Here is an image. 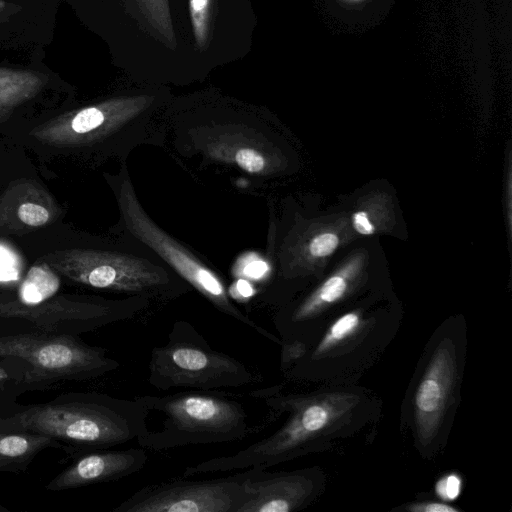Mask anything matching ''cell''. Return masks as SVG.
I'll use <instances>...</instances> for the list:
<instances>
[{
    "label": "cell",
    "mask_w": 512,
    "mask_h": 512,
    "mask_svg": "<svg viewBox=\"0 0 512 512\" xmlns=\"http://www.w3.org/2000/svg\"><path fill=\"white\" fill-rule=\"evenodd\" d=\"M461 479L458 475L452 473L441 478L436 483V493L439 497L445 500H455L461 491Z\"/></svg>",
    "instance_id": "obj_23"
},
{
    "label": "cell",
    "mask_w": 512,
    "mask_h": 512,
    "mask_svg": "<svg viewBox=\"0 0 512 512\" xmlns=\"http://www.w3.org/2000/svg\"><path fill=\"white\" fill-rule=\"evenodd\" d=\"M166 109L154 93H128L60 114L30 131L53 146L102 150L126 163L139 146L162 149Z\"/></svg>",
    "instance_id": "obj_3"
},
{
    "label": "cell",
    "mask_w": 512,
    "mask_h": 512,
    "mask_svg": "<svg viewBox=\"0 0 512 512\" xmlns=\"http://www.w3.org/2000/svg\"><path fill=\"white\" fill-rule=\"evenodd\" d=\"M107 350L79 336L0 326V356L28 363L43 390L60 382L100 378L121 366Z\"/></svg>",
    "instance_id": "obj_8"
},
{
    "label": "cell",
    "mask_w": 512,
    "mask_h": 512,
    "mask_svg": "<svg viewBox=\"0 0 512 512\" xmlns=\"http://www.w3.org/2000/svg\"><path fill=\"white\" fill-rule=\"evenodd\" d=\"M360 318L355 312H349L339 317L329 328L316 347L314 355H321L336 343L353 334L359 326Z\"/></svg>",
    "instance_id": "obj_19"
},
{
    "label": "cell",
    "mask_w": 512,
    "mask_h": 512,
    "mask_svg": "<svg viewBox=\"0 0 512 512\" xmlns=\"http://www.w3.org/2000/svg\"><path fill=\"white\" fill-rule=\"evenodd\" d=\"M160 416L158 428L137 439L139 446L156 451L234 442L259 433L264 422L253 423L244 403L225 391L190 390L163 396H135Z\"/></svg>",
    "instance_id": "obj_5"
},
{
    "label": "cell",
    "mask_w": 512,
    "mask_h": 512,
    "mask_svg": "<svg viewBox=\"0 0 512 512\" xmlns=\"http://www.w3.org/2000/svg\"><path fill=\"white\" fill-rule=\"evenodd\" d=\"M147 421L148 410L136 397L69 392L0 417V431L52 438L75 457L137 441L147 431Z\"/></svg>",
    "instance_id": "obj_2"
},
{
    "label": "cell",
    "mask_w": 512,
    "mask_h": 512,
    "mask_svg": "<svg viewBox=\"0 0 512 512\" xmlns=\"http://www.w3.org/2000/svg\"><path fill=\"white\" fill-rule=\"evenodd\" d=\"M243 471L247 500L238 512H290L304 504L310 494V481L303 473Z\"/></svg>",
    "instance_id": "obj_13"
},
{
    "label": "cell",
    "mask_w": 512,
    "mask_h": 512,
    "mask_svg": "<svg viewBox=\"0 0 512 512\" xmlns=\"http://www.w3.org/2000/svg\"><path fill=\"white\" fill-rule=\"evenodd\" d=\"M339 244V238L332 232H323L313 236L306 244L309 256L324 258L331 255Z\"/></svg>",
    "instance_id": "obj_22"
},
{
    "label": "cell",
    "mask_w": 512,
    "mask_h": 512,
    "mask_svg": "<svg viewBox=\"0 0 512 512\" xmlns=\"http://www.w3.org/2000/svg\"><path fill=\"white\" fill-rule=\"evenodd\" d=\"M412 511H418V512H457L458 509L444 504V503H437V502H430L425 504H417L410 508Z\"/></svg>",
    "instance_id": "obj_25"
},
{
    "label": "cell",
    "mask_w": 512,
    "mask_h": 512,
    "mask_svg": "<svg viewBox=\"0 0 512 512\" xmlns=\"http://www.w3.org/2000/svg\"><path fill=\"white\" fill-rule=\"evenodd\" d=\"M352 225L354 230L361 235L368 236L375 232V226L366 211L355 212L352 215Z\"/></svg>",
    "instance_id": "obj_24"
},
{
    "label": "cell",
    "mask_w": 512,
    "mask_h": 512,
    "mask_svg": "<svg viewBox=\"0 0 512 512\" xmlns=\"http://www.w3.org/2000/svg\"><path fill=\"white\" fill-rule=\"evenodd\" d=\"M61 209L53 196L30 179H18L0 195V233L22 234L54 222Z\"/></svg>",
    "instance_id": "obj_12"
},
{
    "label": "cell",
    "mask_w": 512,
    "mask_h": 512,
    "mask_svg": "<svg viewBox=\"0 0 512 512\" xmlns=\"http://www.w3.org/2000/svg\"><path fill=\"white\" fill-rule=\"evenodd\" d=\"M39 261L74 283L152 302H170L193 291L149 248L122 234L99 245L51 251Z\"/></svg>",
    "instance_id": "obj_4"
},
{
    "label": "cell",
    "mask_w": 512,
    "mask_h": 512,
    "mask_svg": "<svg viewBox=\"0 0 512 512\" xmlns=\"http://www.w3.org/2000/svg\"><path fill=\"white\" fill-rule=\"evenodd\" d=\"M32 391H43L28 363L14 356H0V417L17 412L19 398Z\"/></svg>",
    "instance_id": "obj_16"
},
{
    "label": "cell",
    "mask_w": 512,
    "mask_h": 512,
    "mask_svg": "<svg viewBox=\"0 0 512 512\" xmlns=\"http://www.w3.org/2000/svg\"><path fill=\"white\" fill-rule=\"evenodd\" d=\"M49 448L65 451L63 444L46 436L0 431V472H24L38 453Z\"/></svg>",
    "instance_id": "obj_15"
},
{
    "label": "cell",
    "mask_w": 512,
    "mask_h": 512,
    "mask_svg": "<svg viewBox=\"0 0 512 512\" xmlns=\"http://www.w3.org/2000/svg\"><path fill=\"white\" fill-rule=\"evenodd\" d=\"M244 480L245 471L216 479L164 480L137 490L112 512H238L247 500Z\"/></svg>",
    "instance_id": "obj_10"
},
{
    "label": "cell",
    "mask_w": 512,
    "mask_h": 512,
    "mask_svg": "<svg viewBox=\"0 0 512 512\" xmlns=\"http://www.w3.org/2000/svg\"><path fill=\"white\" fill-rule=\"evenodd\" d=\"M10 6L12 5L4 0H0V16H2L9 9Z\"/></svg>",
    "instance_id": "obj_26"
},
{
    "label": "cell",
    "mask_w": 512,
    "mask_h": 512,
    "mask_svg": "<svg viewBox=\"0 0 512 512\" xmlns=\"http://www.w3.org/2000/svg\"><path fill=\"white\" fill-rule=\"evenodd\" d=\"M450 347L439 346L432 356L415 394V417L420 438H433L447 407L455 377Z\"/></svg>",
    "instance_id": "obj_14"
},
{
    "label": "cell",
    "mask_w": 512,
    "mask_h": 512,
    "mask_svg": "<svg viewBox=\"0 0 512 512\" xmlns=\"http://www.w3.org/2000/svg\"><path fill=\"white\" fill-rule=\"evenodd\" d=\"M190 15L196 42L203 48L208 34L210 0H190Z\"/></svg>",
    "instance_id": "obj_20"
},
{
    "label": "cell",
    "mask_w": 512,
    "mask_h": 512,
    "mask_svg": "<svg viewBox=\"0 0 512 512\" xmlns=\"http://www.w3.org/2000/svg\"><path fill=\"white\" fill-rule=\"evenodd\" d=\"M45 83V76L35 71L0 67V122L37 96Z\"/></svg>",
    "instance_id": "obj_17"
},
{
    "label": "cell",
    "mask_w": 512,
    "mask_h": 512,
    "mask_svg": "<svg viewBox=\"0 0 512 512\" xmlns=\"http://www.w3.org/2000/svg\"><path fill=\"white\" fill-rule=\"evenodd\" d=\"M148 371V383L160 391H214L263 381L259 371L212 348L196 327L185 320L175 321L167 342L152 349Z\"/></svg>",
    "instance_id": "obj_7"
},
{
    "label": "cell",
    "mask_w": 512,
    "mask_h": 512,
    "mask_svg": "<svg viewBox=\"0 0 512 512\" xmlns=\"http://www.w3.org/2000/svg\"><path fill=\"white\" fill-rule=\"evenodd\" d=\"M146 14L149 15L158 30L169 40H173L170 14L167 0H140Z\"/></svg>",
    "instance_id": "obj_21"
},
{
    "label": "cell",
    "mask_w": 512,
    "mask_h": 512,
    "mask_svg": "<svg viewBox=\"0 0 512 512\" xmlns=\"http://www.w3.org/2000/svg\"><path fill=\"white\" fill-rule=\"evenodd\" d=\"M52 297L29 303L19 296L0 295V326L80 336L110 324L132 320L152 303L142 296L119 299Z\"/></svg>",
    "instance_id": "obj_9"
},
{
    "label": "cell",
    "mask_w": 512,
    "mask_h": 512,
    "mask_svg": "<svg viewBox=\"0 0 512 512\" xmlns=\"http://www.w3.org/2000/svg\"><path fill=\"white\" fill-rule=\"evenodd\" d=\"M58 287V274L48 264L38 260L23 280L19 298L29 303L42 302L52 297Z\"/></svg>",
    "instance_id": "obj_18"
},
{
    "label": "cell",
    "mask_w": 512,
    "mask_h": 512,
    "mask_svg": "<svg viewBox=\"0 0 512 512\" xmlns=\"http://www.w3.org/2000/svg\"><path fill=\"white\" fill-rule=\"evenodd\" d=\"M162 149L190 175L221 177L257 196H264L289 166L282 129L251 108L166 109Z\"/></svg>",
    "instance_id": "obj_1"
},
{
    "label": "cell",
    "mask_w": 512,
    "mask_h": 512,
    "mask_svg": "<svg viewBox=\"0 0 512 512\" xmlns=\"http://www.w3.org/2000/svg\"><path fill=\"white\" fill-rule=\"evenodd\" d=\"M148 461L143 447L94 450L75 456V461L47 485L48 491H63L87 485L118 481L141 471Z\"/></svg>",
    "instance_id": "obj_11"
},
{
    "label": "cell",
    "mask_w": 512,
    "mask_h": 512,
    "mask_svg": "<svg viewBox=\"0 0 512 512\" xmlns=\"http://www.w3.org/2000/svg\"><path fill=\"white\" fill-rule=\"evenodd\" d=\"M0 512H9V510L4 507L2 504H0Z\"/></svg>",
    "instance_id": "obj_27"
},
{
    "label": "cell",
    "mask_w": 512,
    "mask_h": 512,
    "mask_svg": "<svg viewBox=\"0 0 512 512\" xmlns=\"http://www.w3.org/2000/svg\"><path fill=\"white\" fill-rule=\"evenodd\" d=\"M116 199L119 220L113 233L131 237L149 248L214 308L263 338L280 343L232 300L222 275L203 256L159 226L144 209L126 163L107 178Z\"/></svg>",
    "instance_id": "obj_6"
}]
</instances>
